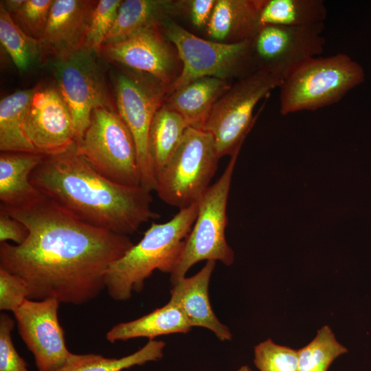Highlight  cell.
<instances>
[{"label": "cell", "instance_id": "6da1fadb", "mask_svg": "<svg viewBox=\"0 0 371 371\" xmlns=\"http://www.w3.org/2000/svg\"><path fill=\"white\" fill-rule=\"evenodd\" d=\"M29 234L21 245H0V268L20 278L28 299L80 305L106 289L110 265L134 245L128 236L87 224L42 196L26 205H0Z\"/></svg>", "mask_w": 371, "mask_h": 371}, {"label": "cell", "instance_id": "7a4b0ae2", "mask_svg": "<svg viewBox=\"0 0 371 371\" xmlns=\"http://www.w3.org/2000/svg\"><path fill=\"white\" fill-rule=\"evenodd\" d=\"M32 185L91 225L128 236L145 222L158 219L150 191L117 183L99 173L78 152L45 155L30 176Z\"/></svg>", "mask_w": 371, "mask_h": 371}, {"label": "cell", "instance_id": "3957f363", "mask_svg": "<svg viewBox=\"0 0 371 371\" xmlns=\"http://www.w3.org/2000/svg\"><path fill=\"white\" fill-rule=\"evenodd\" d=\"M198 210L196 203L179 210L166 223H152L142 238L110 265L105 283L112 299L127 300L133 291H142L145 280L155 270L170 274L174 271Z\"/></svg>", "mask_w": 371, "mask_h": 371}, {"label": "cell", "instance_id": "277c9868", "mask_svg": "<svg viewBox=\"0 0 371 371\" xmlns=\"http://www.w3.org/2000/svg\"><path fill=\"white\" fill-rule=\"evenodd\" d=\"M364 80L363 67L346 54L312 57L283 79L280 113L286 115L330 106Z\"/></svg>", "mask_w": 371, "mask_h": 371}, {"label": "cell", "instance_id": "5b68a950", "mask_svg": "<svg viewBox=\"0 0 371 371\" xmlns=\"http://www.w3.org/2000/svg\"><path fill=\"white\" fill-rule=\"evenodd\" d=\"M219 159L213 136L188 127L178 148L157 174V194L179 210L199 203L211 186Z\"/></svg>", "mask_w": 371, "mask_h": 371}, {"label": "cell", "instance_id": "8992f818", "mask_svg": "<svg viewBox=\"0 0 371 371\" xmlns=\"http://www.w3.org/2000/svg\"><path fill=\"white\" fill-rule=\"evenodd\" d=\"M239 152L231 156L224 172L199 202L195 222L187 236L178 263L170 273L175 284L202 260L220 261L226 266L234 262V250L227 243V205L232 179Z\"/></svg>", "mask_w": 371, "mask_h": 371}, {"label": "cell", "instance_id": "52a82bcc", "mask_svg": "<svg viewBox=\"0 0 371 371\" xmlns=\"http://www.w3.org/2000/svg\"><path fill=\"white\" fill-rule=\"evenodd\" d=\"M283 78L265 69L251 72L231 87L215 103L202 130L214 137L221 158L240 151L258 115L257 104L279 88Z\"/></svg>", "mask_w": 371, "mask_h": 371}, {"label": "cell", "instance_id": "ba28073f", "mask_svg": "<svg viewBox=\"0 0 371 371\" xmlns=\"http://www.w3.org/2000/svg\"><path fill=\"white\" fill-rule=\"evenodd\" d=\"M76 144L78 152L107 179L141 187L135 142L116 108L93 109L87 128Z\"/></svg>", "mask_w": 371, "mask_h": 371}, {"label": "cell", "instance_id": "9c48e42d", "mask_svg": "<svg viewBox=\"0 0 371 371\" xmlns=\"http://www.w3.org/2000/svg\"><path fill=\"white\" fill-rule=\"evenodd\" d=\"M144 74L117 73L114 81L115 104L135 142L141 187L151 192L155 190L157 180L150 150V130L168 95V87Z\"/></svg>", "mask_w": 371, "mask_h": 371}, {"label": "cell", "instance_id": "30bf717a", "mask_svg": "<svg viewBox=\"0 0 371 371\" xmlns=\"http://www.w3.org/2000/svg\"><path fill=\"white\" fill-rule=\"evenodd\" d=\"M164 32L175 45L183 64L181 74L168 87V94L200 78L225 80L250 64L251 38L236 43L210 41L168 21Z\"/></svg>", "mask_w": 371, "mask_h": 371}, {"label": "cell", "instance_id": "8fae6325", "mask_svg": "<svg viewBox=\"0 0 371 371\" xmlns=\"http://www.w3.org/2000/svg\"><path fill=\"white\" fill-rule=\"evenodd\" d=\"M95 52L82 49L53 62L57 89L74 123L76 142L87 128L95 108L115 109Z\"/></svg>", "mask_w": 371, "mask_h": 371}, {"label": "cell", "instance_id": "7c38bea8", "mask_svg": "<svg viewBox=\"0 0 371 371\" xmlns=\"http://www.w3.org/2000/svg\"><path fill=\"white\" fill-rule=\"evenodd\" d=\"M324 23L303 26L265 25L250 39V64L283 79L305 60L322 53Z\"/></svg>", "mask_w": 371, "mask_h": 371}, {"label": "cell", "instance_id": "4fadbf2b", "mask_svg": "<svg viewBox=\"0 0 371 371\" xmlns=\"http://www.w3.org/2000/svg\"><path fill=\"white\" fill-rule=\"evenodd\" d=\"M60 302L26 299L12 313L19 335L33 354L38 371H55L76 356L67 348L58 317Z\"/></svg>", "mask_w": 371, "mask_h": 371}, {"label": "cell", "instance_id": "5bb4252c", "mask_svg": "<svg viewBox=\"0 0 371 371\" xmlns=\"http://www.w3.org/2000/svg\"><path fill=\"white\" fill-rule=\"evenodd\" d=\"M23 129L38 153H63L76 144L70 111L57 88L37 85L27 110Z\"/></svg>", "mask_w": 371, "mask_h": 371}, {"label": "cell", "instance_id": "9a60e30c", "mask_svg": "<svg viewBox=\"0 0 371 371\" xmlns=\"http://www.w3.org/2000/svg\"><path fill=\"white\" fill-rule=\"evenodd\" d=\"M109 60L147 74L169 87L175 80V58L159 26L144 29L122 41L102 45Z\"/></svg>", "mask_w": 371, "mask_h": 371}, {"label": "cell", "instance_id": "2e32d148", "mask_svg": "<svg viewBox=\"0 0 371 371\" xmlns=\"http://www.w3.org/2000/svg\"><path fill=\"white\" fill-rule=\"evenodd\" d=\"M98 1L54 0L39 42L54 60L85 49L88 27Z\"/></svg>", "mask_w": 371, "mask_h": 371}, {"label": "cell", "instance_id": "e0dca14e", "mask_svg": "<svg viewBox=\"0 0 371 371\" xmlns=\"http://www.w3.org/2000/svg\"><path fill=\"white\" fill-rule=\"evenodd\" d=\"M215 265L216 261L208 260L198 273L172 284L170 302L180 308L191 327L205 328L219 340L229 341L232 333L214 314L209 299V283Z\"/></svg>", "mask_w": 371, "mask_h": 371}, {"label": "cell", "instance_id": "ac0fdd59", "mask_svg": "<svg viewBox=\"0 0 371 371\" xmlns=\"http://www.w3.org/2000/svg\"><path fill=\"white\" fill-rule=\"evenodd\" d=\"M45 155L37 153L1 152V205L21 207L38 199L42 193L30 181V176Z\"/></svg>", "mask_w": 371, "mask_h": 371}, {"label": "cell", "instance_id": "d6986e66", "mask_svg": "<svg viewBox=\"0 0 371 371\" xmlns=\"http://www.w3.org/2000/svg\"><path fill=\"white\" fill-rule=\"evenodd\" d=\"M230 87L226 80L203 77L175 90L165 103L184 118L188 127L202 129L215 103Z\"/></svg>", "mask_w": 371, "mask_h": 371}, {"label": "cell", "instance_id": "ffe728a7", "mask_svg": "<svg viewBox=\"0 0 371 371\" xmlns=\"http://www.w3.org/2000/svg\"><path fill=\"white\" fill-rule=\"evenodd\" d=\"M262 0H218L207 23V34L236 43L251 38L259 29Z\"/></svg>", "mask_w": 371, "mask_h": 371}, {"label": "cell", "instance_id": "44dd1931", "mask_svg": "<svg viewBox=\"0 0 371 371\" xmlns=\"http://www.w3.org/2000/svg\"><path fill=\"white\" fill-rule=\"evenodd\" d=\"M179 5L168 0L122 1L104 45L122 41L144 29L159 26L168 15L177 12Z\"/></svg>", "mask_w": 371, "mask_h": 371}, {"label": "cell", "instance_id": "7402d4cb", "mask_svg": "<svg viewBox=\"0 0 371 371\" xmlns=\"http://www.w3.org/2000/svg\"><path fill=\"white\" fill-rule=\"evenodd\" d=\"M191 328L180 308L169 301L138 319L115 325L107 332L106 338L111 343L137 337L153 340L159 336L186 333Z\"/></svg>", "mask_w": 371, "mask_h": 371}, {"label": "cell", "instance_id": "603a6c76", "mask_svg": "<svg viewBox=\"0 0 371 371\" xmlns=\"http://www.w3.org/2000/svg\"><path fill=\"white\" fill-rule=\"evenodd\" d=\"M36 89L35 86L19 90L1 100V152L37 153L27 139L23 129L27 110Z\"/></svg>", "mask_w": 371, "mask_h": 371}, {"label": "cell", "instance_id": "cb8c5ba5", "mask_svg": "<svg viewBox=\"0 0 371 371\" xmlns=\"http://www.w3.org/2000/svg\"><path fill=\"white\" fill-rule=\"evenodd\" d=\"M327 9L322 0H262L259 28L265 25L303 26L324 23Z\"/></svg>", "mask_w": 371, "mask_h": 371}, {"label": "cell", "instance_id": "d4e9b609", "mask_svg": "<svg viewBox=\"0 0 371 371\" xmlns=\"http://www.w3.org/2000/svg\"><path fill=\"white\" fill-rule=\"evenodd\" d=\"M188 126L184 118L166 103L156 112L150 130V150L157 174L180 144Z\"/></svg>", "mask_w": 371, "mask_h": 371}, {"label": "cell", "instance_id": "484cf974", "mask_svg": "<svg viewBox=\"0 0 371 371\" xmlns=\"http://www.w3.org/2000/svg\"><path fill=\"white\" fill-rule=\"evenodd\" d=\"M164 348V341L153 339L137 351L119 359L95 354L76 355L71 361L55 371H122L161 359Z\"/></svg>", "mask_w": 371, "mask_h": 371}, {"label": "cell", "instance_id": "4316f807", "mask_svg": "<svg viewBox=\"0 0 371 371\" xmlns=\"http://www.w3.org/2000/svg\"><path fill=\"white\" fill-rule=\"evenodd\" d=\"M0 41L18 69L27 71L41 58L38 40L27 35L14 21L12 14L0 3Z\"/></svg>", "mask_w": 371, "mask_h": 371}, {"label": "cell", "instance_id": "83f0119b", "mask_svg": "<svg viewBox=\"0 0 371 371\" xmlns=\"http://www.w3.org/2000/svg\"><path fill=\"white\" fill-rule=\"evenodd\" d=\"M297 350V371H327L331 363L348 350L328 326L317 330L314 339Z\"/></svg>", "mask_w": 371, "mask_h": 371}, {"label": "cell", "instance_id": "f1b7e54d", "mask_svg": "<svg viewBox=\"0 0 371 371\" xmlns=\"http://www.w3.org/2000/svg\"><path fill=\"white\" fill-rule=\"evenodd\" d=\"M121 0H100L97 1L90 19L85 49L100 53L105 38L117 15Z\"/></svg>", "mask_w": 371, "mask_h": 371}, {"label": "cell", "instance_id": "f546056e", "mask_svg": "<svg viewBox=\"0 0 371 371\" xmlns=\"http://www.w3.org/2000/svg\"><path fill=\"white\" fill-rule=\"evenodd\" d=\"M254 363L260 371H297V350L268 339L254 347Z\"/></svg>", "mask_w": 371, "mask_h": 371}, {"label": "cell", "instance_id": "4dcf8cb0", "mask_svg": "<svg viewBox=\"0 0 371 371\" xmlns=\"http://www.w3.org/2000/svg\"><path fill=\"white\" fill-rule=\"evenodd\" d=\"M54 0H25L11 14L16 24L30 36L40 40L46 27Z\"/></svg>", "mask_w": 371, "mask_h": 371}, {"label": "cell", "instance_id": "1f68e13d", "mask_svg": "<svg viewBox=\"0 0 371 371\" xmlns=\"http://www.w3.org/2000/svg\"><path fill=\"white\" fill-rule=\"evenodd\" d=\"M14 321L5 313L0 315V371H29L12 340Z\"/></svg>", "mask_w": 371, "mask_h": 371}, {"label": "cell", "instance_id": "d6a6232c", "mask_svg": "<svg viewBox=\"0 0 371 371\" xmlns=\"http://www.w3.org/2000/svg\"><path fill=\"white\" fill-rule=\"evenodd\" d=\"M26 299H28V291L23 281L0 268V310L13 312Z\"/></svg>", "mask_w": 371, "mask_h": 371}, {"label": "cell", "instance_id": "836d02e7", "mask_svg": "<svg viewBox=\"0 0 371 371\" xmlns=\"http://www.w3.org/2000/svg\"><path fill=\"white\" fill-rule=\"evenodd\" d=\"M29 234L27 227L18 219L12 217L0 206V242L12 240L15 245L22 244Z\"/></svg>", "mask_w": 371, "mask_h": 371}, {"label": "cell", "instance_id": "e575fe53", "mask_svg": "<svg viewBox=\"0 0 371 371\" xmlns=\"http://www.w3.org/2000/svg\"><path fill=\"white\" fill-rule=\"evenodd\" d=\"M214 0H193L190 1V15L192 23L196 27L207 24L215 5Z\"/></svg>", "mask_w": 371, "mask_h": 371}, {"label": "cell", "instance_id": "d590c367", "mask_svg": "<svg viewBox=\"0 0 371 371\" xmlns=\"http://www.w3.org/2000/svg\"><path fill=\"white\" fill-rule=\"evenodd\" d=\"M25 0H5L1 1L5 9L10 13L16 12L23 5Z\"/></svg>", "mask_w": 371, "mask_h": 371}, {"label": "cell", "instance_id": "8d00e7d4", "mask_svg": "<svg viewBox=\"0 0 371 371\" xmlns=\"http://www.w3.org/2000/svg\"><path fill=\"white\" fill-rule=\"evenodd\" d=\"M236 371H250V368L248 366H243L238 368Z\"/></svg>", "mask_w": 371, "mask_h": 371}]
</instances>
